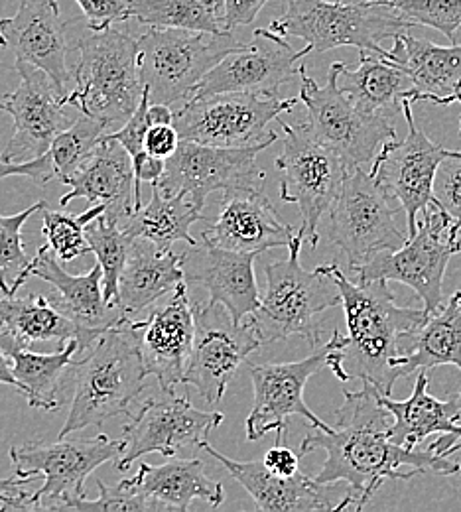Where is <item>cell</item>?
I'll return each instance as SVG.
<instances>
[{"label": "cell", "mask_w": 461, "mask_h": 512, "mask_svg": "<svg viewBox=\"0 0 461 512\" xmlns=\"http://www.w3.org/2000/svg\"><path fill=\"white\" fill-rule=\"evenodd\" d=\"M4 48L16 60L36 65L50 75L58 91L67 97V85L73 73L67 67L66 24L60 20L58 0H20L12 18H2Z\"/></svg>", "instance_id": "23"}, {"label": "cell", "mask_w": 461, "mask_h": 512, "mask_svg": "<svg viewBox=\"0 0 461 512\" xmlns=\"http://www.w3.org/2000/svg\"><path fill=\"white\" fill-rule=\"evenodd\" d=\"M345 337L339 329L333 331L330 341L312 349L302 361L294 363H264L251 365L249 373L255 388V404L247 418V440L259 442L266 434H286L292 416L304 418L316 428H328L306 404L304 390L308 381L328 365V355L341 349Z\"/></svg>", "instance_id": "17"}, {"label": "cell", "mask_w": 461, "mask_h": 512, "mask_svg": "<svg viewBox=\"0 0 461 512\" xmlns=\"http://www.w3.org/2000/svg\"><path fill=\"white\" fill-rule=\"evenodd\" d=\"M28 481L18 479H0V511H30V493L24 489Z\"/></svg>", "instance_id": "49"}, {"label": "cell", "mask_w": 461, "mask_h": 512, "mask_svg": "<svg viewBox=\"0 0 461 512\" xmlns=\"http://www.w3.org/2000/svg\"><path fill=\"white\" fill-rule=\"evenodd\" d=\"M150 125H174V113L170 105H152L148 107Z\"/></svg>", "instance_id": "50"}, {"label": "cell", "mask_w": 461, "mask_h": 512, "mask_svg": "<svg viewBox=\"0 0 461 512\" xmlns=\"http://www.w3.org/2000/svg\"><path fill=\"white\" fill-rule=\"evenodd\" d=\"M0 46H4V36H2V24H0Z\"/></svg>", "instance_id": "52"}, {"label": "cell", "mask_w": 461, "mask_h": 512, "mask_svg": "<svg viewBox=\"0 0 461 512\" xmlns=\"http://www.w3.org/2000/svg\"><path fill=\"white\" fill-rule=\"evenodd\" d=\"M14 71L20 75V85L0 99V111L14 121V134L0 154L4 162L42 156L58 134L71 127L64 113L66 95L58 91L46 71L24 62H14Z\"/></svg>", "instance_id": "19"}, {"label": "cell", "mask_w": 461, "mask_h": 512, "mask_svg": "<svg viewBox=\"0 0 461 512\" xmlns=\"http://www.w3.org/2000/svg\"><path fill=\"white\" fill-rule=\"evenodd\" d=\"M182 256L186 284H199L209 292V302L227 308L241 323L261 306V292L255 276L259 253H239L209 245H188Z\"/></svg>", "instance_id": "22"}, {"label": "cell", "mask_w": 461, "mask_h": 512, "mask_svg": "<svg viewBox=\"0 0 461 512\" xmlns=\"http://www.w3.org/2000/svg\"><path fill=\"white\" fill-rule=\"evenodd\" d=\"M148 107H150V95L144 89L140 105L134 111L131 119L125 123V127L119 128L115 132H109V136L119 140L127 148V152L131 154L132 162H134V172L142 164V160L148 156L146 150H144L146 132H148V128L152 127L150 119H148Z\"/></svg>", "instance_id": "44"}, {"label": "cell", "mask_w": 461, "mask_h": 512, "mask_svg": "<svg viewBox=\"0 0 461 512\" xmlns=\"http://www.w3.org/2000/svg\"><path fill=\"white\" fill-rule=\"evenodd\" d=\"M298 99H280L261 93H217L188 99L174 113V127L182 140L207 146L243 148L261 142H276L278 134L268 130L272 121L292 111Z\"/></svg>", "instance_id": "13"}, {"label": "cell", "mask_w": 461, "mask_h": 512, "mask_svg": "<svg viewBox=\"0 0 461 512\" xmlns=\"http://www.w3.org/2000/svg\"><path fill=\"white\" fill-rule=\"evenodd\" d=\"M87 241L91 253H95L99 264L103 266V288L105 298L111 306L117 308L119 300V278L131 255V235L105 213L99 215L93 223L87 225Z\"/></svg>", "instance_id": "38"}, {"label": "cell", "mask_w": 461, "mask_h": 512, "mask_svg": "<svg viewBox=\"0 0 461 512\" xmlns=\"http://www.w3.org/2000/svg\"><path fill=\"white\" fill-rule=\"evenodd\" d=\"M302 243L304 239L296 233L288 247V260L264 264L266 290L261 306L247 318L263 343L300 335L316 349L322 345L320 314L341 306V292L330 276L320 270L308 272L300 264Z\"/></svg>", "instance_id": "6"}, {"label": "cell", "mask_w": 461, "mask_h": 512, "mask_svg": "<svg viewBox=\"0 0 461 512\" xmlns=\"http://www.w3.org/2000/svg\"><path fill=\"white\" fill-rule=\"evenodd\" d=\"M123 483L144 499L150 512L188 511L196 499L209 507L223 503V485L205 475L199 459L172 457L158 467L140 463L138 473Z\"/></svg>", "instance_id": "29"}, {"label": "cell", "mask_w": 461, "mask_h": 512, "mask_svg": "<svg viewBox=\"0 0 461 512\" xmlns=\"http://www.w3.org/2000/svg\"><path fill=\"white\" fill-rule=\"evenodd\" d=\"M379 390L363 383L361 390L343 388V404L335 412V428H316L300 444V457L324 449L328 459L314 477L320 485L347 483L339 511L355 505L361 511L387 479L410 481L418 473L458 475L461 465L432 449L402 448L391 440L393 414L381 404Z\"/></svg>", "instance_id": "1"}, {"label": "cell", "mask_w": 461, "mask_h": 512, "mask_svg": "<svg viewBox=\"0 0 461 512\" xmlns=\"http://www.w3.org/2000/svg\"><path fill=\"white\" fill-rule=\"evenodd\" d=\"M434 205L461 229V154L444 160L434 182Z\"/></svg>", "instance_id": "43"}, {"label": "cell", "mask_w": 461, "mask_h": 512, "mask_svg": "<svg viewBox=\"0 0 461 512\" xmlns=\"http://www.w3.org/2000/svg\"><path fill=\"white\" fill-rule=\"evenodd\" d=\"M243 42L231 32L209 34L154 28L138 38V69L152 105H174L194 97L201 79Z\"/></svg>", "instance_id": "7"}, {"label": "cell", "mask_w": 461, "mask_h": 512, "mask_svg": "<svg viewBox=\"0 0 461 512\" xmlns=\"http://www.w3.org/2000/svg\"><path fill=\"white\" fill-rule=\"evenodd\" d=\"M296 231L284 223L264 190L225 193L221 211L201 231V241L239 253L290 247Z\"/></svg>", "instance_id": "24"}, {"label": "cell", "mask_w": 461, "mask_h": 512, "mask_svg": "<svg viewBox=\"0 0 461 512\" xmlns=\"http://www.w3.org/2000/svg\"><path fill=\"white\" fill-rule=\"evenodd\" d=\"M150 188L152 199L127 217L121 227L132 239H144L160 251H172L180 241L196 245L192 225L207 219L203 209L184 193H164L156 186Z\"/></svg>", "instance_id": "36"}, {"label": "cell", "mask_w": 461, "mask_h": 512, "mask_svg": "<svg viewBox=\"0 0 461 512\" xmlns=\"http://www.w3.org/2000/svg\"><path fill=\"white\" fill-rule=\"evenodd\" d=\"M414 26L434 28L456 44L461 28V0H383Z\"/></svg>", "instance_id": "41"}, {"label": "cell", "mask_w": 461, "mask_h": 512, "mask_svg": "<svg viewBox=\"0 0 461 512\" xmlns=\"http://www.w3.org/2000/svg\"><path fill=\"white\" fill-rule=\"evenodd\" d=\"M194 316L196 343L184 384L196 386L207 404H215L263 341L251 321L237 323L221 304H194Z\"/></svg>", "instance_id": "18"}, {"label": "cell", "mask_w": 461, "mask_h": 512, "mask_svg": "<svg viewBox=\"0 0 461 512\" xmlns=\"http://www.w3.org/2000/svg\"><path fill=\"white\" fill-rule=\"evenodd\" d=\"M107 213V207L103 203L93 205L81 215L60 213L54 209H48V205L42 209V223H44V237L52 251L58 255L62 262H73L79 256L91 253L89 241H87V225L93 223L99 215Z\"/></svg>", "instance_id": "40"}, {"label": "cell", "mask_w": 461, "mask_h": 512, "mask_svg": "<svg viewBox=\"0 0 461 512\" xmlns=\"http://www.w3.org/2000/svg\"><path fill=\"white\" fill-rule=\"evenodd\" d=\"M339 87L363 111L391 119L402 111V101L412 89V79L389 58L359 50V64L355 67L343 64Z\"/></svg>", "instance_id": "35"}, {"label": "cell", "mask_w": 461, "mask_h": 512, "mask_svg": "<svg viewBox=\"0 0 461 512\" xmlns=\"http://www.w3.org/2000/svg\"><path fill=\"white\" fill-rule=\"evenodd\" d=\"M2 329H4V327H2V323H0V335H2ZM0 384H8V386L20 390V383L16 381V377H14V373H12L10 361H8V357L4 355L2 345H0Z\"/></svg>", "instance_id": "51"}, {"label": "cell", "mask_w": 461, "mask_h": 512, "mask_svg": "<svg viewBox=\"0 0 461 512\" xmlns=\"http://www.w3.org/2000/svg\"><path fill=\"white\" fill-rule=\"evenodd\" d=\"M402 115L408 134L402 140H389L377 154L371 176L385 188L406 215V231L412 237L418 229V215L434 201V182L444 160L460 156V150H448L432 142L414 123L412 103L402 101Z\"/></svg>", "instance_id": "16"}, {"label": "cell", "mask_w": 461, "mask_h": 512, "mask_svg": "<svg viewBox=\"0 0 461 512\" xmlns=\"http://www.w3.org/2000/svg\"><path fill=\"white\" fill-rule=\"evenodd\" d=\"M58 260L50 245L40 247L32 258L30 276L54 286L58 292L56 302L71 320L95 329H109L127 316L107 302L103 266L99 262L85 274H69Z\"/></svg>", "instance_id": "30"}, {"label": "cell", "mask_w": 461, "mask_h": 512, "mask_svg": "<svg viewBox=\"0 0 461 512\" xmlns=\"http://www.w3.org/2000/svg\"><path fill=\"white\" fill-rule=\"evenodd\" d=\"M343 62L331 64L326 85H318L300 65V103L306 107V127L347 166V170L373 166L381 148L395 140L396 130L389 117L367 113L357 107L339 87Z\"/></svg>", "instance_id": "8"}, {"label": "cell", "mask_w": 461, "mask_h": 512, "mask_svg": "<svg viewBox=\"0 0 461 512\" xmlns=\"http://www.w3.org/2000/svg\"><path fill=\"white\" fill-rule=\"evenodd\" d=\"M129 20L154 28H182L194 32H229L223 0H129Z\"/></svg>", "instance_id": "37"}, {"label": "cell", "mask_w": 461, "mask_h": 512, "mask_svg": "<svg viewBox=\"0 0 461 512\" xmlns=\"http://www.w3.org/2000/svg\"><path fill=\"white\" fill-rule=\"evenodd\" d=\"M182 282H186L182 256L160 251L144 239H134L119 278L117 308L132 318L168 292H174Z\"/></svg>", "instance_id": "33"}, {"label": "cell", "mask_w": 461, "mask_h": 512, "mask_svg": "<svg viewBox=\"0 0 461 512\" xmlns=\"http://www.w3.org/2000/svg\"><path fill=\"white\" fill-rule=\"evenodd\" d=\"M270 0H223L225 26L231 32L239 26H251Z\"/></svg>", "instance_id": "47"}, {"label": "cell", "mask_w": 461, "mask_h": 512, "mask_svg": "<svg viewBox=\"0 0 461 512\" xmlns=\"http://www.w3.org/2000/svg\"><path fill=\"white\" fill-rule=\"evenodd\" d=\"M97 489H99V497L89 501L79 499L73 501L67 511H136L150 512L148 505L144 503L142 497H138L134 491H131L123 481L115 487H109L105 481H97Z\"/></svg>", "instance_id": "42"}, {"label": "cell", "mask_w": 461, "mask_h": 512, "mask_svg": "<svg viewBox=\"0 0 461 512\" xmlns=\"http://www.w3.org/2000/svg\"><path fill=\"white\" fill-rule=\"evenodd\" d=\"M282 127V150L274 166L282 174L280 197L296 203L302 213L298 235L314 251L320 243V223L328 213L349 172L343 160L322 144L306 123L290 127L278 119Z\"/></svg>", "instance_id": "10"}, {"label": "cell", "mask_w": 461, "mask_h": 512, "mask_svg": "<svg viewBox=\"0 0 461 512\" xmlns=\"http://www.w3.org/2000/svg\"><path fill=\"white\" fill-rule=\"evenodd\" d=\"M404 247L381 253L353 270L357 282L387 280L412 288L428 314L442 308V284L450 258L461 253V229L434 203L422 213Z\"/></svg>", "instance_id": "11"}, {"label": "cell", "mask_w": 461, "mask_h": 512, "mask_svg": "<svg viewBox=\"0 0 461 512\" xmlns=\"http://www.w3.org/2000/svg\"><path fill=\"white\" fill-rule=\"evenodd\" d=\"M85 16L87 28L103 32L117 22L129 20V0H75Z\"/></svg>", "instance_id": "45"}, {"label": "cell", "mask_w": 461, "mask_h": 512, "mask_svg": "<svg viewBox=\"0 0 461 512\" xmlns=\"http://www.w3.org/2000/svg\"><path fill=\"white\" fill-rule=\"evenodd\" d=\"M0 323L4 331L28 347L38 341H58L60 347L69 341H77L81 351L91 349L99 335L107 331L71 320L56 298L44 294L16 298L0 292Z\"/></svg>", "instance_id": "31"}, {"label": "cell", "mask_w": 461, "mask_h": 512, "mask_svg": "<svg viewBox=\"0 0 461 512\" xmlns=\"http://www.w3.org/2000/svg\"><path fill=\"white\" fill-rule=\"evenodd\" d=\"M268 28L306 40L312 54L353 46L387 58L381 42L410 32L414 24L383 0H286V12Z\"/></svg>", "instance_id": "5"}, {"label": "cell", "mask_w": 461, "mask_h": 512, "mask_svg": "<svg viewBox=\"0 0 461 512\" xmlns=\"http://www.w3.org/2000/svg\"><path fill=\"white\" fill-rule=\"evenodd\" d=\"M391 195L365 172L353 168L330 209V239L347 258L351 272L381 253H393L406 245L408 231L396 221Z\"/></svg>", "instance_id": "12"}, {"label": "cell", "mask_w": 461, "mask_h": 512, "mask_svg": "<svg viewBox=\"0 0 461 512\" xmlns=\"http://www.w3.org/2000/svg\"><path fill=\"white\" fill-rule=\"evenodd\" d=\"M0 345L10 361L12 373L20 383V392L26 394L32 408L54 412L64 404L62 377L73 365V355L81 353L77 341H69L54 353H32L28 345L2 329Z\"/></svg>", "instance_id": "34"}, {"label": "cell", "mask_w": 461, "mask_h": 512, "mask_svg": "<svg viewBox=\"0 0 461 512\" xmlns=\"http://www.w3.org/2000/svg\"><path fill=\"white\" fill-rule=\"evenodd\" d=\"M381 404L393 414L391 440L402 448L414 449L432 434H442L430 449L450 457L461 449V390L446 400L428 394V373L420 371L410 398L395 400L379 394Z\"/></svg>", "instance_id": "25"}, {"label": "cell", "mask_w": 461, "mask_h": 512, "mask_svg": "<svg viewBox=\"0 0 461 512\" xmlns=\"http://www.w3.org/2000/svg\"><path fill=\"white\" fill-rule=\"evenodd\" d=\"M79 60L73 69L75 87L66 105L109 127L127 123L142 99L138 38L119 28L89 30L75 42Z\"/></svg>", "instance_id": "4"}, {"label": "cell", "mask_w": 461, "mask_h": 512, "mask_svg": "<svg viewBox=\"0 0 461 512\" xmlns=\"http://www.w3.org/2000/svg\"><path fill=\"white\" fill-rule=\"evenodd\" d=\"M221 412H203L188 396L174 388H160L158 394L142 402L138 412L123 426V453L115 467L127 471L136 459L148 453L176 457L182 451H196L207 436L221 426Z\"/></svg>", "instance_id": "14"}, {"label": "cell", "mask_w": 461, "mask_h": 512, "mask_svg": "<svg viewBox=\"0 0 461 512\" xmlns=\"http://www.w3.org/2000/svg\"><path fill=\"white\" fill-rule=\"evenodd\" d=\"M46 205V201H38L14 215L0 213V292L4 296H16V292L30 278L32 258L24 251L22 227Z\"/></svg>", "instance_id": "39"}, {"label": "cell", "mask_w": 461, "mask_h": 512, "mask_svg": "<svg viewBox=\"0 0 461 512\" xmlns=\"http://www.w3.org/2000/svg\"><path fill=\"white\" fill-rule=\"evenodd\" d=\"M440 365H454L461 371V292L400 337V357L395 363L400 379Z\"/></svg>", "instance_id": "32"}, {"label": "cell", "mask_w": 461, "mask_h": 512, "mask_svg": "<svg viewBox=\"0 0 461 512\" xmlns=\"http://www.w3.org/2000/svg\"><path fill=\"white\" fill-rule=\"evenodd\" d=\"M134 329L148 377H156L160 388L186 383L196 343V316L188 284L182 282L164 308L152 310L146 320H134Z\"/></svg>", "instance_id": "21"}, {"label": "cell", "mask_w": 461, "mask_h": 512, "mask_svg": "<svg viewBox=\"0 0 461 512\" xmlns=\"http://www.w3.org/2000/svg\"><path fill=\"white\" fill-rule=\"evenodd\" d=\"M125 442L105 434L95 438H60L54 444L30 442L10 449L18 479L42 477V487L30 497V511H67L73 501L85 499L87 477L107 461H117Z\"/></svg>", "instance_id": "9"}, {"label": "cell", "mask_w": 461, "mask_h": 512, "mask_svg": "<svg viewBox=\"0 0 461 512\" xmlns=\"http://www.w3.org/2000/svg\"><path fill=\"white\" fill-rule=\"evenodd\" d=\"M215 461H219L253 497L257 509L263 512H339V505L331 503L330 485H320L314 477L296 473L294 477H280L272 473L264 461H235L219 449L203 442Z\"/></svg>", "instance_id": "27"}, {"label": "cell", "mask_w": 461, "mask_h": 512, "mask_svg": "<svg viewBox=\"0 0 461 512\" xmlns=\"http://www.w3.org/2000/svg\"><path fill=\"white\" fill-rule=\"evenodd\" d=\"M69 192L60 199V205L67 207L73 199H87L93 205L103 203L107 217L123 225L127 217L136 211V172L134 162L127 148L103 134L89 158L66 182Z\"/></svg>", "instance_id": "26"}, {"label": "cell", "mask_w": 461, "mask_h": 512, "mask_svg": "<svg viewBox=\"0 0 461 512\" xmlns=\"http://www.w3.org/2000/svg\"><path fill=\"white\" fill-rule=\"evenodd\" d=\"M146 377L134 320L125 316L99 335L85 359L73 363V398L60 438L129 414Z\"/></svg>", "instance_id": "3"}, {"label": "cell", "mask_w": 461, "mask_h": 512, "mask_svg": "<svg viewBox=\"0 0 461 512\" xmlns=\"http://www.w3.org/2000/svg\"><path fill=\"white\" fill-rule=\"evenodd\" d=\"M182 138L174 125H154L148 128L144 138V150L148 156L168 160L176 154Z\"/></svg>", "instance_id": "46"}, {"label": "cell", "mask_w": 461, "mask_h": 512, "mask_svg": "<svg viewBox=\"0 0 461 512\" xmlns=\"http://www.w3.org/2000/svg\"><path fill=\"white\" fill-rule=\"evenodd\" d=\"M284 436L286 434H276V444L264 453L263 461L272 473H276L280 477H294L296 473H300L298 463L302 457L298 453H294L288 446H282Z\"/></svg>", "instance_id": "48"}, {"label": "cell", "mask_w": 461, "mask_h": 512, "mask_svg": "<svg viewBox=\"0 0 461 512\" xmlns=\"http://www.w3.org/2000/svg\"><path fill=\"white\" fill-rule=\"evenodd\" d=\"M458 103H461V87H460V91H458ZM460 136H461V117H460Z\"/></svg>", "instance_id": "53"}, {"label": "cell", "mask_w": 461, "mask_h": 512, "mask_svg": "<svg viewBox=\"0 0 461 512\" xmlns=\"http://www.w3.org/2000/svg\"><path fill=\"white\" fill-rule=\"evenodd\" d=\"M387 58L400 65L412 79V89L406 95L412 105L458 103L461 87V46L458 44L444 48L404 32L393 38V48Z\"/></svg>", "instance_id": "28"}, {"label": "cell", "mask_w": 461, "mask_h": 512, "mask_svg": "<svg viewBox=\"0 0 461 512\" xmlns=\"http://www.w3.org/2000/svg\"><path fill=\"white\" fill-rule=\"evenodd\" d=\"M270 144L221 148L182 140L176 154L166 160L164 176L150 186L164 193H184L201 209L211 193L264 190L266 174L257 166V156Z\"/></svg>", "instance_id": "15"}, {"label": "cell", "mask_w": 461, "mask_h": 512, "mask_svg": "<svg viewBox=\"0 0 461 512\" xmlns=\"http://www.w3.org/2000/svg\"><path fill=\"white\" fill-rule=\"evenodd\" d=\"M316 270L337 284L349 329L343 347L328 355L331 373L341 383L359 379L391 396L400 379L395 367L400 337L426 320L428 312L400 308L387 280L351 282L337 262L320 264Z\"/></svg>", "instance_id": "2"}, {"label": "cell", "mask_w": 461, "mask_h": 512, "mask_svg": "<svg viewBox=\"0 0 461 512\" xmlns=\"http://www.w3.org/2000/svg\"><path fill=\"white\" fill-rule=\"evenodd\" d=\"M312 54V46L296 50L270 28H257L253 42L233 50L198 85L192 99L217 93L278 95V89L298 75V60Z\"/></svg>", "instance_id": "20"}]
</instances>
